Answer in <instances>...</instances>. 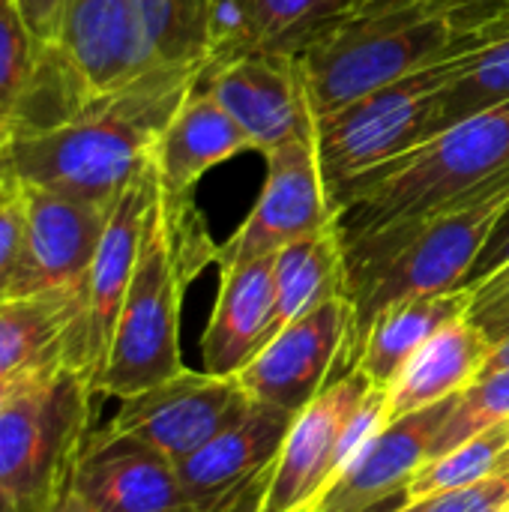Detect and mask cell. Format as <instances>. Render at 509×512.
<instances>
[{
    "label": "cell",
    "mask_w": 509,
    "mask_h": 512,
    "mask_svg": "<svg viewBox=\"0 0 509 512\" xmlns=\"http://www.w3.org/2000/svg\"><path fill=\"white\" fill-rule=\"evenodd\" d=\"M207 63L153 66L69 120L0 144V183L114 204L153 162L156 141Z\"/></svg>",
    "instance_id": "obj_1"
},
{
    "label": "cell",
    "mask_w": 509,
    "mask_h": 512,
    "mask_svg": "<svg viewBox=\"0 0 509 512\" xmlns=\"http://www.w3.org/2000/svg\"><path fill=\"white\" fill-rule=\"evenodd\" d=\"M216 258L219 246L192 195H168L159 186L99 381L105 399H129L186 369L180 354L183 297Z\"/></svg>",
    "instance_id": "obj_2"
},
{
    "label": "cell",
    "mask_w": 509,
    "mask_h": 512,
    "mask_svg": "<svg viewBox=\"0 0 509 512\" xmlns=\"http://www.w3.org/2000/svg\"><path fill=\"white\" fill-rule=\"evenodd\" d=\"M509 171V99L483 108L405 156L330 189L342 243L402 231Z\"/></svg>",
    "instance_id": "obj_3"
},
{
    "label": "cell",
    "mask_w": 509,
    "mask_h": 512,
    "mask_svg": "<svg viewBox=\"0 0 509 512\" xmlns=\"http://www.w3.org/2000/svg\"><path fill=\"white\" fill-rule=\"evenodd\" d=\"M498 42L423 0H360L351 18L300 54V66L315 117L324 120L429 63Z\"/></svg>",
    "instance_id": "obj_4"
},
{
    "label": "cell",
    "mask_w": 509,
    "mask_h": 512,
    "mask_svg": "<svg viewBox=\"0 0 509 512\" xmlns=\"http://www.w3.org/2000/svg\"><path fill=\"white\" fill-rule=\"evenodd\" d=\"M105 396L69 348L42 363L0 408V512H48L72 486Z\"/></svg>",
    "instance_id": "obj_5"
},
{
    "label": "cell",
    "mask_w": 509,
    "mask_h": 512,
    "mask_svg": "<svg viewBox=\"0 0 509 512\" xmlns=\"http://www.w3.org/2000/svg\"><path fill=\"white\" fill-rule=\"evenodd\" d=\"M483 51L486 48L429 63L318 120L315 144L327 186L333 189L354 180L429 141L441 96Z\"/></svg>",
    "instance_id": "obj_6"
},
{
    "label": "cell",
    "mask_w": 509,
    "mask_h": 512,
    "mask_svg": "<svg viewBox=\"0 0 509 512\" xmlns=\"http://www.w3.org/2000/svg\"><path fill=\"white\" fill-rule=\"evenodd\" d=\"M384 423V390L360 369L339 375L291 423L255 512L306 510Z\"/></svg>",
    "instance_id": "obj_7"
},
{
    "label": "cell",
    "mask_w": 509,
    "mask_h": 512,
    "mask_svg": "<svg viewBox=\"0 0 509 512\" xmlns=\"http://www.w3.org/2000/svg\"><path fill=\"white\" fill-rule=\"evenodd\" d=\"M354 369V306L333 297L309 315L285 324L237 372L249 399L300 414L339 375Z\"/></svg>",
    "instance_id": "obj_8"
},
{
    "label": "cell",
    "mask_w": 509,
    "mask_h": 512,
    "mask_svg": "<svg viewBox=\"0 0 509 512\" xmlns=\"http://www.w3.org/2000/svg\"><path fill=\"white\" fill-rule=\"evenodd\" d=\"M249 402L252 399L237 375L180 369L177 375L120 399V408L105 429L180 462L231 426Z\"/></svg>",
    "instance_id": "obj_9"
},
{
    "label": "cell",
    "mask_w": 509,
    "mask_h": 512,
    "mask_svg": "<svg viewBox=\"0 0 509 512\" xmlns=\"http://www.w3.org/2000/svg\"><path fill=\"white\" fill-rule=\"evenodd\" d=\"M267 177L243 225L219 246L216 267L270 258L279 249L321 234L339 222L315 138L279 147L264 156Z\"/></svg>",
    "instance_id": "obj_10"
},
{
    "label": "cell",
    "mask_w": 509,
    "mask_h": 512,
    "mask_svg": "<svg viewBox=\"0 0 509 512\" xmlns=\"http://www.w3.org/2000/svg\"><path fill=\"white\" fill-rule=\"evenodd\" d=\"M198 84L216 96L261 156L318 135L303 66L294 54L255 51L228 66L204 69Z\"/></svg>",
    "instance_id": "obj_11"
},
{
    "label": "cell",
    "mask_w": 509,
    "mask_h": 512,
    "mask_svg": "<svg viewBox=\"0 0 509 512\" xmlns=\"http://www.w3.org/2000/svg\"><path fill=\"white\" fill-rule=\"evenodd\" d=\"M156 192H159V174L156 165L150 162L141 171V177L114 201V210L108 216V225L102 231V240L96 246L93 264L84 279V312L69 357L90 378L96 390L108 363L117 318L135 273L147 213L153 207Z\"/></svg>",
    "instance_id": "obj_12"
},
{
    "label": "cell",
    "mask_w": 509,
    "mask_h": 512,
    "mask_svg": "<svg viewBox=\"0 0 509 512\" xmlns=\"http://www.w3.org/2000/svg\"><path fill=\"white\" fill-rule=\"evenodd\" d=\"M294 417L252 399L231 426L174 462L192 512H243V504L255 510Z\"/></svg>",
    "instance_id": "obj_13"
},
{
    "label": "cell",
    "mask_w": 509,
    "mask_h": 512,
    "mask_svg": "<svg viewBox=\"0 0 509 512\" xmlns=\"http://www.w3.org/2000/svg\"><path fill=\"white\" fill-rule=\"evenodd\" d=\"M21 192L27 207L24 255L9 297L84 285L114 204H96L45 189Z\"/></svg>",
    "instance_id": "obj_14"
},
{
    "label": "cell",
    "mask_w": 509,
    "mask_h": 512,
    "mask_svg": "<svg viewBox=\"0 0 509 512\" xmlns=\"http://www.w3.org/2000/svg\"><path fill=\"white\" fill-rule=\"evenodd\" d=\"M48 51L78 78L90 99L120 90L153 69L144 54L135 0H63Z\"/></svg>",
    "instance_id": "obj_15"
},
{
    "label": "cell",
    "mask_w": 509,
    "mask_h": 512,
    "mask_svg": "<svg viewBox=\"0 0 509 512\" xmlns=\"http://www.w3.org/2000/svg\"><path fill=\"white\" fill-rule=\"evenodd\" d=\"M72 489L96 512H192L168 456L105 426L93 429Z\"/></svg>",
    "instance_id": "obj_16"
},
{
    "label": "cell",
    "mask_w": 509,
    "mask_h": 512,
    "mask_svg": "<svg viewBox=\"0 0 509 512\" xmlns=\"http://www.w3.org/2000/svg\"><path fill=\"white\" fill-rule=\"evenodd\" d=\"M273 255L219 267V291L201 336V360L213 375H237L276 336Z\"/></svg>",
    "instance_id": "obj_17"
},
{
    "label": "cell",
    "mask_w": 509,
    "mask_h": 512,
    "mask_svg": "<svg viewBox=\"0 0 509 512\" xmlns=\"http://www.w3.org/2000/svg\"><path fill=\"white\" fill-rule=\"evenodd\" d=\"M246 150H252V141L237 120L216 102L213 93L195 84L162 129L153 150V165L162 192L192 195L207 171Z\"/></svg>",
    "instance_id": "obj_18"
},
{
    "label": "cell",
    "mask_w": 509,
    "mask_h": 512,
    "mask_svg": "<svg viewBox=\"0 0 509 512\" xmlns=\"http://www.w3.org/2000/svg\"><path fill=\"white\" fill-rule=\"evenodd\" d=\"M492 342L465 315L438 330L384 390V420H399L432 408L471 387L492 354Z\"/></svg>",
    "instance_id": "obj_19"
},
{
    "label": "cell",
    "mask_w": 509,
    "mask_h": 512,
    "mask_svg": "<svg viewBox=\"0 0 509 512\" xmlns=\"http://www.w3.org/2000/svg\"><path fill=\"white\" fill-rule=\"evenodd\" d=\"M474 294L453 288L441 294H420L387 306L363 330L354 348V369L366 375L375 390H387L402 366L447 324L471 312Z\"/></svg>",
    "instance_id": "obj_20"
},
{
    "label": "cell",
    "mask_w": 509,
    "mask_h": 512,
    "mask_svg": "<svg viewBox=\"0 0 509 512\" xmlns=\"http://www.w3.org/2000/svg\"><path fill=\"white\" fill-rule=\"evenodd\" d=\"M84 312V285L0 300V381L33 372L72 348Z\"/></svg>",
    "instance_id": "obj_21"
},
{
    "label": "cell",
    "mask_w": 509,
    "mask_h": 512,
    "mask_svg": "<svg viewBox=\"0 0 509 512\" xmlns=\"http://www.w3.org/2000/svg\"><path fill=\"white\" fill-rule=\"evenodd\" d=\"M276 327L309 315L333 297L348 294V261L339 222L321 234L303 237L273 255Z\"/></svg>",
    "instance_id": "obj_22"
},
{
    "label": "cell",
    "mask_w": 509,
    "mask_h": 512,
    "mask_svg": "<svg viewBox=\"0 0 509 512\" xmlns=\"http://www.w3.org/2000/svg\"><path fill=\"white\" fill-rule=\"evenodd\" d=\"M150 66L207 63V0H135Z\"/></svg>",
    "instance_id": "obj_23"
},
{
    "label": "cell",
    "mask_w": 509,
    "mask_h": 512,
    "mask_svg": "<svg viewBox=\"0 0 509 512\" xmlns=\"http://www.w3.org/2000/svg\"><path fill=\"white\" fill-rule=\"evenodd\" d=\"M509 471V423L492 426L450 453L426 459L405 489V501H420L456 489L477 486Z\"/></svg>",
    "instance_id": "obj_24"
},
{
    "label": "cell",
    "mask_w": 509,
    "mask_h": 512,
    "mask_svg": "<svg viewBox=\"0 0 509 512\" xmlns=\"http://www.w3.org/2000/svg\"><path fill=\"white\" fill-rule=\"evenodd\" d=\"M357 6L360 0H252L258 48L300 57L351 18Z\"/></svg>",
    "instance_id": "obj_25"
},
{
    "label": "cell",
    "mask_w": 509,
    "mask_h": 512,
    "mask_svg": "<svg viewBox=\"0 0 509 512\" xmlns=\"http://www.w3.org/2000/svg\"><path fill=\"white\" fill-rule=\"evenodd\" d=\"M509 423V366L498 372H483L471 387L456 396L453 411L447 414L444 426L438 429L429 459L456 450L468 438Z\"/></svg>",
    "instance_id": "obj_26"
},
{
    "label": "cell",
    "mask_w": 509,
    "mask_h": 512,
    "mask_svg": "<svg viewBox=\"0 0 509 512\" xmlns=\"http://www.w3.org/2000/svg\"><path fill=\"white\" fill-rule=\"evenodd\" d=\"M509 99V39L486 48L474 63L471 69L456 78L450 84V90L441 96V105H438V114H435V126H432V135H438L441 129L483 111V108H492L498 102H507Z\"/></svg>",
    "instance_id": "obj_27"
},
{
    "label": "cell",
    "mask_w": 509,
    "mask_h": 512,
    "mask_svg": "<svg viewBox=\"0 0 509 512\" xmlns=\"http://www.w3.org/2000/svg\"><path fill=\"white\" fill-rule=\"evenodd\" d=\"M39 45L18 9H0V144L12 135L24 96L33 84Z\"/></svg>",
    "instance_id": "obj_28"
},
{
    "label": "cell",
    "mask_w": 509,
    "mask_h": 512,
    "mask_svg": "<svg viewBox=\"0 0 509 512\" xmlns=\"http://www.w3.org/2000/svg\"><path fill=\"white\" fill-rule=\"evenodd\" d=\"M258 48L252 0H207V69L228 66Z\"/></svg>",
    "instance_id": "obj_29"
},
{
    "label": "cell",
    "mask_w": 509,
    "mask_h": 512,
    "mask_svg": "<svg viewBox=\"0 0 509 512\" xmlns=\"http://www.w3.org/2000/svg\"><path fill=\"white\" fill-rule=\"evenodd\" d=\"M509 507V471L489 477L477 486L420 498V501H405L390 512H504Z\"/></svg>",
    "instance_id": "obj_30"
},
{
    "label": "cell",
    "mask_w": 509,
    "mask_h": 512,
    "mask_svg": "<svg viewBox=\"0 0 509 512\" xmlns=\"http://www.w3.org/2000/svg\"><path fill=\"white\" fill-rule=\"evenodd\" d=\"M24 228H27L24 192L18 186H6V192L0 195V300L12 294L24 255Z\"/></svg>",
    "instance_id": "obj_31"
},
{
    "label": "cell",
    "mask_w": 509,
    "mask_h": 512,
    "mask_svg": "<svg viewBox=\"0 0 509 512\" xmlns=\"http://www.w3.org/2000/svg\"><path fill=\"white\" fill-rule=\"evenodd\" d=\"M18 12L39 48H48L60 27L63 0H18Z\"/></svg>",
    "instance_id": "obj_32"
},
{
    "label": "cell",
    "mask_w": 509,
    "mask_h": 512,
    "mask_svg": "<svg viewBox=\"0 0 509 512\" xmlns=\"http://www.w3.org/2000/svg\"><path fill=\"white\" fill-rule=\"evenodd\" d=\"M468 318L483 330V336L498 345L509 336V288L495 294V297H486V300H474L471 303V312Z\"/></svg>",
    "instance_id": "obj_33"
},
{
    "label": "cell",
    "mask_w": 509,
    "mask_h": 512,
    "mask_svg": "<svg viewBox=\"0 0 509 512\" xmlns=\"http://www.w3.org/2000/svg\"><path fill=\"white\" fill-rule=\"evenodd\" d=\"M48 512H96V510H93V507H90V504H87V501H84V498L69 486V489H66V492L51 504V510Z\"/></svg>",
    "instance_id": "obj_34"
},
{
    "label": "cell",
    "mask_w": 509,
    "mask_h": 512,
    "mask_svg": "<svg viewBox=\"0 0 509 512\" xmlns=\"http://www.w3.org/2000/svg\"><path fill=\"white\" fill-rule=\"evenodd\" d=\"M509 366V336L504 342H498L495 348H492V354H489V360H486V369L483 372H498V369H507Z\"/></svg>",
    "instance_id": "obj_35"
},
{
    "label": "cell",
    "mask_w": 509,
    "mask_h": 512,
    "mask_svg": "<svg viewBox=\"0 0 509 512\" xmlns=\"http://www.w3.org/2000/svg\"><path fill=\"white\" fill-rule=\"evenodd\" d=\"M36 369H39V366H36ZM36 369H33V372H36ZM33 372H24V375H15V378H3V381H0V408H3V405H6V402H9V399H12V396L18 393V390H21V384H24V381H27V378H30Z\"/></svg>",
    "instance_id": "obj_36"
},
{
    "label": "cell",
    "mask_w": 509,
    "mask_h": 512,
    "mask_svg": "<svg viewBox=\"0 0 509 512\" xmlns=\"http://www.w3.org/2000/svg\"><path fill=\"white\" fill-rule=\"evenodd\" d=\"M0 9H18V0H0Z\"/></svg>",
    "instance_id": "obj_37"
},
{
    "label": "cell",
    "mask_w": 509,
    "mask_h": 512,
    "mask_svg": "<svg viewBox=\"0 0 509 512\" xmlns=\"http://www.w3.org/2000/svg\"><path fill=\"white\" fill-rule=\"evenodd\" d=\"M3 186H6V183H0V192H3Z\"/></svg>",
    "instance_id": "obj_38"
},
{
    "label": "cell",
    "mask_w": 509,
    "mask_h": 512,
    "mask_svg": "<svg viewBox=\"0 0 509 512\" xmlns=\"http://www.w3.org/2000/svg\"><path fill=\"white\" fill-rule=\"evenodd\" d=\"M3 192H6V186H3ZM3 192H0V195H3Z\"/></svg>",
    "instance_id": "obj_39"
},
{
    "label": "cell",
    "mask_w": 509,
    "mask_h": 512,
    "mask_svg": "<svg viewBox=\"0 0 509 512\" xmlns=\"http://www.w3.org/2000/svg\"><path fill=\"white\" fill-rule=\"evenodd\" d=\"M504 512H509V507H507V510H504Z\"/></svg>",
    "instance_id": "obj_40"
}]
</instances>
